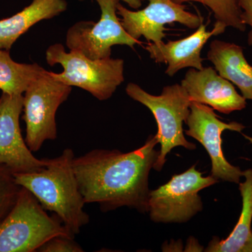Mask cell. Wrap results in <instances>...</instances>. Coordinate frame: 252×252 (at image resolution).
Returning <instances> with one entry per match:
<instances>
[{
    "label": "cell",
    "mask_w": 252,
    "mask_h": 252,
    "mask_svg": "<svg viewBox=\"0 0 252 252\" xmlns=\"http://www.w3.org/2000/svg\"><path fill=\"white\" fill-rule=\"evenodd\" d=\"M155 135L142 147L124 153L96 149L73 159L78 186L86 203L98 204L103 212L122 207L148 212L149 176L160 151Z\"/></svg>",
    "instance_id": "cell-1"
},
{
    "label": "cell",
    "mask_w": 252,
    "mask_h": 252,
    "mask_svg": "<svg viewBox=\"0 0 252 252\" xmlns=\"http://www.w3.org/2000/svg\"><path fill=\"white\" fill-rule=\"evenodd\" d=\"M74 157L72 149H66L59 157L48 159L41 170L14 174L16 183L30 190L46 211L54 212L73 237L90 220L73 169Z\"/></svg>",
    "instance_id": "cell-2"
},
{
    "label": "cell",
    "mask_w": 252,
    "mask_h": 252,
    "mask_svg": "<svg viewBox=\"0 0 252 252\" xmlns=\"http://www.w3.org/2000/svg\"><path fill=\"white\" fill-rule=\"evenodd\" d=\"M74 238L57 216L50 217L30 190L21 187L16 203L0 223V252H35L51 238Z\"/></svg>",
    "instance_id": "cell-3"
},
{
    "label": "cell",
    "mask_w": 252,
    "mask_h": 252,
    "mask_svg": "<svg viewBox=\"0 0 252 252\" xmlns=\"http://www.w3.org/2000/svg\"><path fill=\"white\" fill-rule=\"evenodd\" d=\"M127 95L143 104L153 114L157 123L158 142L160 144V153L153 168L160 172L166 162V157L172 149L182 147L195 150L196 145L186 139L183 124L190 113L191 103L189 94L178 84L166 86L159 95L149 94L140 86L130 83L126 86Z\"/></svg>",
    "instance_id": "cell-4"
},
{
    "label": "cell",
    "mask_w": 252,
    "mask_h": 252,
    "mask_svg": "<svg viewBox=\"0 0 252 252\" xmlns=\"http://www.w3.org/2000/svg\"><path fill=\"white\" fill-rule=\"evenodd\" d=\"M48 64H59L62 73L51 72L56 80L90 93L99 100L112 97L117 88L124 81V61L121 59L93 60L74 51L66 52L64 46H50L46 52Z\"/></svg>",
    "instance_id": "cell-5"
},
{
    "label": "cell",
    "mask_w": 252,
    "mask_h": 252,
    "mask_svg": "<svg viewBox=\"0 0 252 252\" xmlns=\"http://www.w3.org/2000/svg\"><path fill=\"white\" fill-rule=\"evenodd\" d=\"M212 175L203 177L193 165L187 171L172 176L165 185L150 190L148 212L154 223H187L203 211L200 190L218 183Z\"/></svg>",
    "instance_id": "cell-6"
},
{
    "label": "cell",
    "mask_w": 252,
    "mask_h": 252,
    "mask_svg": "<svg viewBox=\"0 0 252 252\" xmlns=\"http://www.w3.org/2000/svg\"><path fill=\"white\" fill-rule=\"evenodd\" d=\"M72 87L56 80L44 71L28 86L23 95V120L28 148L36 152L46 140L57 138L56 112L67 100Z\"/></svg>",
    "instance_id": "cell-7"
},
{
    "label": "cell",
    "mask_w": 252,
    "mask_h": 252,
    "mask_svg": "<svg viewBox=\"0 0 252 252\" xmlns=\"http://www.w3.org/2000/svg\"><path fill=\"white\" fill-rule=\"evenodd\" d=\"M95 1L100 9V18L97 22L80 21L69 28L65 43L69 51L90 59H104L111 58L113 46L133 48L140 44L129 35L118 18L117 5L120 0Z\"/></svg>",
    "instance_id": "cell-8"
},
{
    "label": "cell",
    "mask_w": 252,
    "mask_h": 252,
    "mask_svg": "<svg viewBox=\"0 0 252 252\" xmlns=\"http://www.w3.org/2000/svg\"><path fill=\"white\" fill-rule=\"evenodd\" d=\"M185 124L189 127L185 131L186 135L200 142L210 156L212 177L219 182L240 183L243 171L225 158L222 150L221 134L227 130L241 132L245 126L235 122H222L211 107L195 102L190 104V113Z\"/></svg>",
    "instance_id": "cell-9"
},
{
    "label": "cell",
    "mask_w": 252,
    "mask_h": 252,
    "mask_svg": "<svg viewBox=\"0 0 252 252\" xmlns=\"http://www.w3.org/2000/svg\"><path fill=\"white\" fill-rule=\"evenodd\" d=\"M146 1H149L148 6L139 11L127 9L120 1L117 5V14L122 18L123 27L136 40L143 36L149 42L158 44L165 37L166 24L179 23L196 29L203 23V18L187 11L185 5L174 0Z\"/></svg>",
    "instance_id": "cell-10"
},
{
    "label": "cell",
    "mask_w": 252,
    "mask_h": 252,
    "mask_svg": "<svg viewBox=\"0 0 252 252\" xmlns=\"http://www.w3.org/2000/svg\"><path fill=\"white\" fill-rule=\"evenodd\" d=\"M23 109V94L2 93L0 97V165L14 174L41 170L48 161V158L34 157L23 139L19 122Z\"/></svg>",
    "instance_id": "cell-11"
},
{
    "label": "cell",
    "mask_w": 252,
    "mask_h": 252,
    "mask_svg": "<svg viewBox=\"0 0 252 252\" xmlns=\"http://www.w3.org/2000/svg\"><path fill=\"white\" fill-rule=\"evenodd\" d=\"M181 85L191 102L205 104L222 114H229L247 107L246 99L215 68H191L186 73Z\"/></svg>",
    "instance_id": "cell-12"
},
{
    "label": "cell",
    "mask_w": 252,
    "mask_h": 252,
    "mask_svg": "<svg viewBox=\"0 0 252 252\" xmlns=\"http://www.w3.org/2000/svg\"><path fill=\"white\" fill-rule=\"evenodd\" d=\"M226 27L215 22L212 31H207L206 25L201 23L197 31L187 37L177 41L154 44L149 42L145 49L156 63L167 64L165 74L173 77L176 73L185 68L203 69L202 50L212 36L224 32Z\"/></svg>",
    "instance_id": "cell-13"
},
{
    "label": "cell",
    "mask_w": 252,
    "mask_h": 252,
    "mask_svg": "<svg viewBox=\"0 0 252 252\" xmlns=\"http://www.w3.org/2000/svg\"><path fill=\"white\" fill-rule=\"evenodd\" d=\"M207 58L220 76L238 88L244 98L252 100V66L247 61L242 46L214 40L210 43Z\"/></svg>",
    "instance_id": "cell-14"
},
{
    "label": "cell",
    "mask_w": 252,
    "mask_h": 252,
    "mask_svg": "<svg viewBox=\"0 0 252 252\" xmlns=\"http://www.w3.org/2000/svg\"><path fill=\"white\" fill-rule=\"evenodd\" d=\"M66 0H32L22 11L0 20V49L9 51L18 38L44 20L56 17L67 9Z\"/></svg>",
    "instance_id": "cell-15"
},
{
    "label": "cell",
    "mask_w": 252,
    "mask_h": 252,
    "mask_svg": "<svg viewBox=\"0 0 252 252\" xmlns=\"http://www.w3.org/2000/svg\"><path fill=\"white\" fill-rule=\"evenodd\" d=\"M245 182H240L242 210L238 223L230 234L223 240L212 238L207 252H252V169L243 171Z\"/></svg>",
    "instance_id": "cell-16"
},
{
    "label": "cell",
    "mask_w": 252,
    "mask_h": 252,
    "mask_svg": "<svg viewBox=\"0 0 252 252\" xmlns=\"http://www.w3.org/2000/svg\"><path fill=\"white\" fill-rule=\"evenodd\" d=\"M45 71L36 63L15 62L9 51L0 49V90L9 94H23Z\"/></svg>",
    "instance_id": "cell-17"
},
{
    "label": "cell",
    "mask_w": 252,
    "mask_h": 252,
    "mask_svg": "<svg viewBox=\"0 0 252 252\" xmlns=\"http://www.w3.org/2000/svg\"><path fill=\"white\" fill-rule=\"evenodd\" d=\"M179 4L185 2L200 3L209 8L214 14L216 22L221 23L225 27L233 28L244 32L247 26L241 18V9L239 0H174Z\"/></svg>",
    "instance_id": "cell-18"
},
{
    "label": "cell",
    "mask_w": 252,
    "mask_h": 252,
    "mask_svg": "<svg viewBox=\"0 0 252 252\" xmlns=\"http://www.w3.org/2000/svg\"><path fill=\"white\" fill-rule=\"evenodd\" d=\"M21 189V186L15 180L14 173L0 165V223L14 207Z\"/></svg>",
    "instance_id": "cell-19"
},
{
    "label": "cell",
    "mask_w": 252,
    "mask_h": 252,
    "mask_svg": "<svg viewBox=\"0 0 252 252\" xmlns=\"http://www.w3.org/2000/svg\"><path fill=\"white\" fill-rule=\"evenodd\" d=\"M39 252H83L84 250L74 240L65 235L51 238L38 249Z\"/></svg>",
    "instance_id": "cell-20"
},
{
    "label": "cell",
    "mask_w": 252,
    "mask_h": 252,
    "mask_svg": "<svg viewBox=\"0 0 252 252\" xmlns=\"http://www.w3.org/2000/svg\"><path fill=\"white\" fill-rule=\"evenodd\" d=\"M239 6L241 9V18L245 26L250 31L248 36V44L252 46V0H239Z\"/></svg>",
    "instance_id": "cell-21"
},
{
    "label": "cell",
    "mask_w": 252,
    "mask_h": 252,
    "mask_svg": "<svg viewBox=\"0 0 252 252\" xmlns=\"http://www.w3.org/2000/svg\"><path fill=\"white\" fill-rule=\"evenodd\" d=\"M79 1H82L84 0H79ZM122 1H124L130 7L134 9H140L142 5V0H122Z\"/></svg>",
    "instance_id": "cell-22"
}]
</instances>
